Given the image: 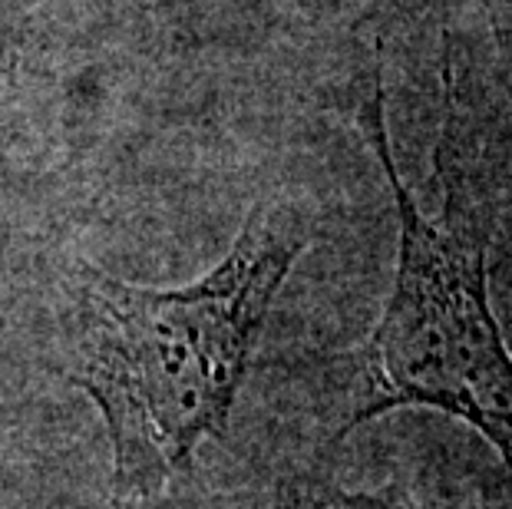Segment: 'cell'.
I'll return each mask as SVG.
<instances>
[{
  "instance_id": "obj_1",
  "label": "cell",
  "mask_w": 512,
  "mask_h": 509,
  "mask_svg": "<svg viewBox=\"0 0 512 509\" xmlns=\"http://www.w3.org/2000/svg\"><path fill=\"white\" fill-rule=\"evenodd\" d=\"M311 232L301 205L265 199L192 285L146 288L83 268L70 381L100 410L123 496L159 493L225 433L268 311Z\"/></svg>"
},
{
  "instance_id": "obj_2",
  "label": "cell",
  "mask_w": 512,
  "mask_h": 509,
  "mask_svg": "<svg viewBox=\"0 0 512 509\" xmlns=\"http://www.w3.org/2000/svg\"><path fill=\"white\" fill-rule=\"evenodd\" d=\"M357 123L387 176L400 242L394 288L357 354L337 440L390 410L427 407L473 427L512 467V348L489 291L486 235L453 199L443 196V212L427 215L403 186L377 63Z\"/></svg>"
},
{
  "instance_id": "obj_3",
  "label": "cell",
  "mask_w": 512,
  "mask_h": 509,
  "mask_svg": "<svg viewBox=\"0 0 512 509\" xmlns=\"http://www.w3.org/2000/svg\"><path fill=\"white\" fill-rule=\"evenodd\" d=\"M443 196L512 265V0H466L443 27Z\"/></svg>"
},
{
  "instance_id": "obj_4",
  "label": "cell",
  "mask_w": 512,
  "mask_h": 509,
  "mask_svg": "<svg viewBox=\"0 0 512 509\" xmlns=\"http://www.w3.org/2000/svg\"><path fill=\"white\" fill-rule=\"evenodd\" d=\"M258 509H506L503 503L483 500H460V496H437L407 490L400 483L377 486V490H337V486H321V490H301L281 500H271Z\"/></svg>"
},
{
  "instance_id": "obj_5",
  "label": "cell",
  "mask_w": 512,
  "mask_h": 509,
  "mask_svg": "<svg viewBox=\"0 0 512 509\" xmlns=\"http://www.w3.org/2000/svg\"><path fill=\"white\" fill-rule=\"evenodd\" d=\"M7 86V67H4V57H0V93H4Z\"/></svg>"
}]
</instances>
